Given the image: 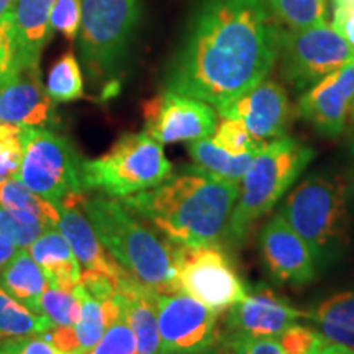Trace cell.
I'll return each mask as SVG.
<instances>
[{
    "label": "cell",
    "mask_w": 354,
    "mask_h": 354,
    "mask_svg": "<svg viewBox=\"0 0 354 354\" xmlns=\"http://www.w3.org/2000/svg\"><path fill=\"white\" fill-rule=\"evenodd\" d=\"M279 32L266 0H198L166 73V91L218 110L269 76Z\"/></svg>",
    "instance_id": "1"
},
{
    "label": "cell",
    "mask_w": 354,
    "mask_h": 354,
    "mask_svg": "<svg viewBox=\"0 0 354 354\" xmlns=\"http://www.w3.org/2000/svg\"><path fill=\"white\" fill-rule=\"evenodd\" d=\"M212 141H214L218 148L223 149V151L233 154V156H240V154L246 153H256L266 145L259 143V141H256L253 136H251V133L248 131L245 123L227 117H221L220 123L215 127Z\"/></svg>",
    "instance_id": "31"
},
{
    "label": "cell",
    "mask_w": 354,
    "mask_h": 354,
    "mask_svg": "<svg viewBox=\"0 0 354 354\" xmlns=\"http://www.w3.org/2000/svg\"><path fill=\"white\" fill-rule=\"evenodd\" d=\"M46 92L55 102H73L84 95L81 66L73 51L64 53L48 74Z\"/></svg>",
    "instance_id": "30"
},
{
    "label": "cell",
    "mask_w": 354,
    "mask_h": 354,
    "mask_svg": "<svg viewBox=\"0 0 354 354\" xmlns=\"http://www.w3.org/2000/svg\"><path fill=\"white\" fill-rule=\"evenodd\" d=\"M56 0H15L8 12L24 69L38 68L39 55L50 41L51 10Z\"/></svg>",
    "instance_id": "20"
},
{
    "label": "cell",
    "mask_w": 354,
    "mask_h": 354,
    "mask_svg": "<svg viewBox=\"0 0 354 354\" xmlns=\"http://www.w3.org/2000/svg\"><path fill=\"white\" fill-rule=\"evenodd\" d=\"M308 312L295 307L266 284L251 287L246 295L225 315V338H279Z\"/></svg>",
    "instance_id": "11"
},
{
    "label": "cell",
    "mask_w": 354,
    "mask_h": 354,
    "mask_svg": "<svg viewBox=\"0 0 354 354\" xmlns=\"http://www.w3.org/2000/svg\"><path fill=\"white\" fill-rule=\"evenodd\" d=\"M172 176V165L162 145L146 131L125 133L109 153L84 159L82 180L87 190L125 198L162 184Z\"/></svg>",
    "instance_id": "6"
},
{
    "label": "cell",
    "mask_w": 354,
    "mask_h": 354,
    "mask_svg": "<svg viewBox=\"0 0 354 354\" xmlns=\"http://www.w3.org/2000/svg\"><path fill=\"white\" fill-rule=\"evenodd\" d=\"M159 354H225V346L220 342H216L214 346L202 349V351H192V353H180V351H161Z\"/></svg>",
    "instance_id": "43"
},
{
    "label": "cell",
    "mask_w": 354,
    "mask_h": 354,
    "mask_svg": "<svg viewBox=\"0 0 354 354\" xmlns=\"http://www.w3.org/2000/svg\"><path fill=\"white\" fill-rule=\"evenodd\" d=\"M21 69H24V64H21L19 48H17L12 19L10 15H7L0 21V88Z\"/></svg>",
    "instance_id": "34"
},
{
    "label": "cell",
    "mask_w": 354,
    "mask_h": 354,
    "mask_svg": "<svg viewBox=\"0 0 354 354\" xmlns=\"http://www.w3.org/2000/svg\"><path fill=\"white\" fill-rule=\"evenodd\" d=\"M333 28L354 48V0H331Z\"/></svg>",
    "instance_id": "41"
},
{
    "label": "cell",
    "mask_w": 354,
    "mask_h": 354,
    "mask_svg": "<svg viewBox=\"0 0 354 354\" xmlns=\"http://www.w3.org/2000/svg\"><path fill=\"white\" fill-rule=\"evenodd\" d=\"M308 320L315 323L326 342L354 351V290L339 292L323 300L308 312Z\"/></svg>",
    "instance_id": "23"
},
{
    "label": "cell",
    "mask_w": 354,
    "mask_h": 354,
    "mask_svg": "<svg viewBox=\"0 0 354 354\" xmlns=\"http://www.w3.org/2000/svg\"><path fill=\"white\" fill-rule=\"evenodd\" d=\"M269 12L289 30L326 24V0H266Z\"/></svg>",
    "instance_id": "28"
},
{
    "label": "cell",
    "mask_w": 354,
    "mask_h": 354,
    "mask_svg": "<svg viewBox=\"0 0 354 354\" xmlns=\"http://www.w3.org/2000/svg\"><path fill=\"white\" fill-rule=\"evenodd\" d=\"M221 344H223V343H221ZM223 346H225V344H223ZM225 354H230V351H228V348H227V346H225Z\"/></svg>",
    "instance_id": "48"
},
{
    "label": "cell",
    "mask_w": 354,
    "mask_h": 354,
    "mask_svg": "<svg viewBox=\"0 0 354 354\" xmlns=\"http://www.w3.org/2000/svg\"><path fill=\"white\" fill-rule=\"evenodd\" d=\"M176 290L223 313L246 295L233 261L221 245L177 246L174 256Z\"/></svg>",
    "instance_id": "10"
},
{
    "label": "cell",
    "mask_w": 354,
    "mask_h": 354,
    "mask_svg": "<svg viewBox=\"0 0 354 354\" xmlns=\"http://www.w3.org/2000/svg\"><path fill=\"white\" fill-rule=\"evenodd\" d=\"M0 354H64L41 335L0 338Z\"/></svg>",
    "instance_id": "38"
},
{
    "label": "cell",
    "mask_w": 354,
    "mask_h": 354,
    "mask_svg": "<svg viewBox=\"0 0 354 354\" xmlns=\"http://www.w3.org/2000/svg\"><path fill=\"white\" fill-rule=\"evenodd\" d=\"M218 342L228 348L230 354H284L277 338H225Z\"/></svg>",
    "instance_id": "39"
},
{
    "label": "cell",
    "mask_w": 354,
    "mask_h": 354,
    "mask_svg": "<svg viewBox=\"0 0 354 354\" xmlns=\"http://www.w3.org/2000/svg\"><path fill=\"white\" fill-rule=\"evenodd\" d=\"M57 230L66 238L82 269L110 277L118 289V284L128 271L109 253L107 248L102 245L81 207H61Z\"/></svg>",
    "instance_id": "18"
},
{
    "label": "cell",
    "mask_w": 354,
    "mask_h": 354,
    "mask_svg": "<svg viewBox=\"0 0 354 354\" xmlns=\"http://www.w3.org/2000/svg\"><path fill=\"white\" fill-rule=\"evenodd\" d=\"M84 354H138L136 339L128 325L125 312L102 335V338Z\"/></svg>",
    "instance_id": "33"
},
{
    "label": "cell",
    "mask_w": 354,
    "mask_h": 354,
    "mask_svg": "<svg viewBox=\"0 0 354 354\" xmlns=\"http://www.w3.org/2000/svg\"><path fill=\"white\" fill-rule=\"evenodd\" d=\"M263 264L279 284L305 286L317 276V263L302 236L281 214L272 215L259 232Z\"/></svg>",
    "instance_id": "14"
},
{
    "label": "cell",
    "mask_w": 354,
    "mask_h": 354,
    "mask_svg": "<svg viewBox=\"0 0 354 354\" xmlns=\"http://www.w3.org/2000/svg\"><path fill=\"white\" fill-rule=\"evenodd\" d=\"M26 250L50 279L51 286L63 290H74L81 286V264L57 228L46 230Z\"/></svg>",
    "instance_id": "21"
},
{
    "label": "cell",
    "mask_w": 354,
    "mask_h": 354,
    "mask_svg": "<svg viewBox=\"0 0 354 354\" xmlns=\"http://www.w3.org/2000/svg\"><path fill=\"white\" fill-rule=\"evenodd\" d=\"M81 209L102 245L131 276L158 294H177L176 245L162 240L140 215L113 197L86 196Z\"/></svg>",
    "instance_id": "3"
},
{
    "label": "cell",
    "mask_w": 354,
    "mask_h": 354,
    "mask_svg": "<svg viewBox=\"0 0 354 354\" xmlns=\"http://www.w3.org/2000/svg\"><path fill=\"white\" fill-rule=\"evenodd\" d=\"M13 2H15V0H0V21H2L8 15Z\"/></svg>",
    "instance_id": "45"
},
{
    "label": "cell",
    "mask_w": 354,
    "mask_h": 354,
    "mask_svg": "<svg viewBox=\"0 0 354 354\" xmlns=\"http://www.w3.org/2000/svg\"><path fill=\"white\" fill-rule=\"evenodd\" d=\"M315 151L302 141L281 136L258 149L240 183L236 205L230 220L228 240L241 245L250 230L289 192L312 162Z\"/></svg>",
    "instance_id": "4"
},
{
    "label": "cell",
    "mask_w": 354,
    "mask_h": 354,
    "mask_svg": "<svg viewBox=\"0 0 354 354\" xmlns=\"http://www.w3.org/2000/svg\"><path fill=\"white\" fill-rule=\"evenodd\" d=\"M218 317V312L185 294H159L161 351L192 353L214 346L220 333Z\"/></svg>",
    "instance_id": "13"
},
{
    "label": "cell",
    "mask_w": 354,
    "mask_h": 354,
    "mask_svg": "<svg viewBox=\"0 0 354 354\" xmlns=\"http://www.w3.org/2000/svg\"><path fill=\"white\" fill-rule=\"evenodd\" d=\"M277 339L284 354H308L325 338H323L320 331L295 323V325L289 326Z\"/></svg>",
    "instance_id": "37"
},
{
    "label": "cell",
    "mask_w": 354,
    "mask_h": 354,
    "mask_svg": "<svg viewBox=\"0 0 354 354\" xmlns=\"http://www.w3.org/2000/svg\"><path fill=\"white\" fill-rule=\"evenodd\" d=\"M325 344H326V339H323V342L318 344L315 349H312L308 354H325Z\"/></svg>",
    "instance_id": "47"
},
{
    "label": "cell",
    "mask_w": 354,
    "mask_h": 354,
    "mask_svg": "<svg viewBox=\"0 0 354 354\" xmlns=\"http://www.w3.org/2000/svg\"><path fill=\"white\" fill-rule=\"evenodd\" d=\"M353 104L354 61H349L305 91L299 99L297 112L320 135L336 138L346 131Z\"/></svg>",
    "instance_id": "15"
},
{
    "label": "cell",
    "mask_w": 354,
    "mask_h": 354,
    "mask_svg": "<svg viewBox=\"0 0 354 354\" xmlns=\"http://www.w3.org/2000/svg\"><path fill=\"white\" fill-rule=\"evenodd\" d=\"M0 203L21 218L39 221L46 230H55L59 225L61 207L35 194L17 177L0 180Z\"/></svg>",
    "instance_id": "25"
},
{
    "label": "cell",
    "mask_w": 354,
    "mask_h": 354,
    "mask_svg": "<svg viewBox=\"0 0 354 354\" xmlns=\"http://www.w3.org/2000/svg\"><path fill=\"white\" fill-rule=\"evenodd\" d=\"M307 243L317 266H328L348 243V189L339 176L305 177L284 198L281 212Z\"/></svg>",
    "instance_id": "5"
},
{
    "label": "cell",
    "mask_w": 354,
    "mask_h": 354,
    "mask_svg": "<svg viewBox=\"0 0 354 354\" xmlns=\"http://www.w3.org/2000/svg\"><path fill=\"white\" fill-rule=\"evenodd\" d=\"M240 184L202 167H185L156 187L122 198L128 209L151 223L177 246L221 245L228 240L230 220Z\"/></svg>",
    "instance_id": "2"
},
{
    "label": "cell",
    "mask_w": 354,
    "mask_h": 354,
    "mask_svg": "<svg viewBox=\"0 0 354 354\" xmlns=\"http://www.w3.org/2000/svg\"><path fill=\"white\" fill-rule=\"evenodd\" d=\"M117 290L125 300V315L135 335L138 354L161 353L158 292L145 286L130 272L122 279Z\"/></svg>",
    "instance_id": "19"
},
{
    "label": "cell",
    "mask_w": 354,
    "mask_h": 354,
    "mask_svg": "<svg viewBox=\"0 0 354 354\" xmlns=\"http://www.w3.org/2000/svg\"><path fill=\"white\" fill-rule=\"evenodd\" d=\"M281 76L295 92H305L323 77L354 61V48L326 24L279 32Z\"/></svg>",
    "instance_id": "9"
},
{
    "label": "cell",
    "mask_w": 354,
    "mask_h": 354,
    "mask_svg": "<svg viewBox=\"0 0 354 354\" xmlns=\"http://www.w3.org/2000/svg\"><path fill=\"white\" fill-rule=\"evenodd\" d=\"M140 20V0H82L79 48L88 74L113 77Z\"/></svg>",
    "instance_id": "8"
},
{
    "label": "cell",
    "mask_w": 354,
    "mask_h": 354,
    "mask_svg": "<svg viewBox=\"0 0 354 354\" xmlns=\"http://www.w3.org/2000/svg\"><path fill=\"white\" fill-rule=\"evenodd\" d=\"M55 326L44 315H38L19 302L0 284V338L41 335Z\"/></svg>",
    "instance_id": "27"
},
{
    "label": "cell",
    "mask_w": 354,
    "mask_h": 354,
    "mask_svg": "<svg viewBox=\"0 0 354 354\" xmlns=\"http://www.w3.org/2000/svg\"><path fill=\"white\" fill-rule=\"evenodd\" d=\"M81 19L82 0H56L51 10V28L73 41L81 30Z\"/></svg>",
    "instance_id": "36"
},
{
    "label": "cell",
    "mask_w": 354,
    "mask_h": 354,
    "mask_svg": "<svg viewBox=\"0 0 354 354\" xmlns=\"http://www.w3.org/2000/svg\"><path fill=\"white\" fill-rule=\"evenodd\" d=\"M81 284L84 287V290L91 295L92 299L100 300H109L115 297L118 294L117 286L112 279L104 276V274L95 272V271H87V269H82V277H81Z\"/></svg>",
    "instance_id": "40"
},
{
    "label": "cell",
    "mask_w": 354,
    "mask_h": 354,
    "mask_svg": "<svg viewBox=\"0 0 354 354\" xmlns=\"http://www.w3.org/2000/svg\"><path fill=\"white\" fill-rule=\"evenodd\" d=\"M0 232L10 236L20 248H28L39 234L46 232V228L39 221L21 218L0 203Z\"/></svg>",
    "instance_id": "35"
},
{
    "label": "cell",
    "mask_w": 354,
    "mask_h": 354,
    "mask_svg": "<svg viewBox=\"0 0 354 354\" xmlns=\"http://www.w3.org/2000/svg\"><path fill=\"white\" fill-rule=\"evenodd\" d=\"M346 130L349 131V135H351V140L354 141V104H353V107H351V112H349Z\"/></svg>",
    "instance_id": "46"
},
{
    "label": "cell",
    "mask_w": 354,
    "mask_h": 354,
    "mask_svg": "<svg viewBox=\"0 0 354 354\" xmlns=\"http://www.w3.org/2000/svg\"><path fill=\"white\" fill-rule=\"evenodd\" d=\"M24 158L21 127L0 123V180L15 179Z\"/></svg>",
    "instance_id": "32"
},
{
    "label": "cell",
    "mask_w": 354,
    "mask_h": 354,
    "mask_svg": "<svg viewBox=\"0 0 354 354\" xmlns=\"http://www.w3.org/2000/svg\"><path fill=\"white\" fill-rule=\"evenodd\" d=\"M0 284L19 302L26 305L32 312L39 313V299L50 286V279L43 272L37 261L32 258L26 248L0 269Z\"/></svg>",
    "instance_id": "22"
},
{
    "label": "cell",
    "mask_w": 354,
    "mask_h": 354,
    "mask_svg": "<svg viewBox=\"0 0 354 354\" xmlns=\"http://www.w3.org/2000/svg\"><path fill=\"white\" fill-rule=\"evenodd\" d=\"M146 133L161 145L210 138L216 113L205 102L165 91L143 105Z\"/></svg>",
    "instance_id": "12"
},
{
    "label": "cell",
    "mask_w": 354,
    "mask_h": 354,
    "mask_svg": "<svg viewBox=\"0 0 354 354\" xmlns=\"http://www.w3.org/2000/svg\"><path fill=\"white\" fill-rule=\"evenodd\" d=\"M189 154L196 166L202 167L203 171L210 172L221 179L232 180V183H241L246 171L250 169L251 162L256 153H246L240 156H233L218 148L210 138H202L190 141Z\"/></svg>",
    "instance_id": "26"
},
{
    "label": "cell",
    "mask_w": 354,
    "mask_h": 354,
    "mask_svg": "<svg viewBox=\"0 0 354 354\" xmlns=\"http://www.w3.org/2000/svg\"><path fill=\"white\" fill-rule=\"evenodd\" d=\"M123 312H125V300H123L122 294H117L115 297L100 302V300L92 299L84 290L81 318L77 323L71 325L79 354H84L94 346L102 338V335L122 317Z\"/></svg>",
    "instance_id": "24"
},
{
    "label": "cell",
    "mask_w": 354,
    "mask_h": 354,
    "mask_svg": "<svg viewBox=\"0 0 354 354\" xmlns=\"http://www.w3.org/2000/svg\"><path fill=\"white\" fill-rule=\"evenodd\" d=\"M221 117L245 123L251 136L259 143L284 136L290 118V105L286 88L266 77L258 86L218 109Z\"/></svg>",
    "instance_id": "16"
},
{
    "label": "cell",
    "mask_w": 354,
    "mask_h": 354,
    "mask_svg": "<svg viewBox=\"0 0 354 354\" xmlns=\"http://www.w3.org/2000/svg\"><path fill=\"white\" fill-rule=\"evenodd\" d=\"M21 248L12 240L10 236H7L6 233L0 232V269L6 268L10 261L19 254Z\"/></svg>",
    "instance_id": "42"
},
{
    "label": "cell",
    "mask_w": 354,
    "mask_h": 354,
    "mask_svg": "<svg viewBox=\"0 0 354 354\" xmlns=\"http://www.w3.org/2000/svg\"><path fill=\"white\" fill-rule=\"evenodd\" d=\"M353 177H354V171H353Z\"/></svg>",
    "instance_id": "49"
},
{
    "label": "cell",
    "mask_w": 354,
    "mask_h": 354,
    "mask_svg": "<svg viewBox=\"0 0 354 354\" xmlns=\"http://www.w3.org/2000/svg\"><path fill=\"white\" fill-rule=\"evenodd\" d=\"M0 123L38 128L57 123L55 100L41 84L39 68L21 69L0 88Z\"/></svg>",
    "instance_id": "17"
},
{
    "label": "cell",
    "mask_w": 354,
    "mask_h": 354,
    "mask_svg": "<svg viewBox=\"0 0 354 354\" xmlns=\"http://www.w3.org/2000/svg\"><path fill=\"white\" fill-rule=\"evenodd\" d=\"M325 354H354V351L351 348L343 346V344H336V343L326 342Z\"/></svg>",
    "instance_id": "44"
},
{
    "label": "cell",
    "mask_w": 354,
    "mask_h": 354,
    "mask_svg": "<svg viewBox=\"0 0 354 354\" xmlns=\"http://www.w3.org/2000/svg\"><path fill=\"white\" fill-rule=\"evenodd\" d=\"M24 158L17 179L61 207H81L86 198L82 162L77 149L63 135L38 127H21Z\"/></svg>",
    "instance_id": "7"
},
{
    "label": "cell",
    "mask_w": 354,
    "mask_h": 354,
    "mask_svg": "<svg viewBox=\"0 0 354 354\" xmlns=\"http://www.w3.org/2000/svg\"><path fill=\"white\" fill-rule=\"evenodd\" d=\"M82 284L74 290H63L50 284L39 299V313L55 326L74 325L82 313Z\"/></svg>",
    "instance_id": "29"
}]
</instances>
